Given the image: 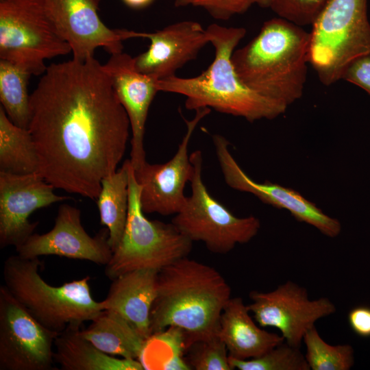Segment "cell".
I'll return each mask as SVG.
<instances>
[{"mask_svg": "<svg viewBox=\"0 0 370 370\" xmlns=\"http://www.w3.org/2000/svg\"><path fill=\"white\" fill-rule=\"evenodd\" d=\"M38 173L55 188L97 199L118 169L130 123L109 75L95 58L47 67L29 99Z\"/></svg>", "mask_w": 370, "mask_h": 370, "instance_id": "cell-1", "label": "cell"}, {"mask_svg": "<svg viewBox=\"0 0 370 370\" xmlns=\"http://www.w3.org/2000/svg\"><path fill=\"white\" fill-rule=\"evenodd\" d=\"M231 288L214 267L183 258L158 273L150 313L151 335L169 327L182 329L186 349L191 343L217 334Z\"/></svg>", "mask_w": 370, "mask_h": 370, "instance_id": "cell-2", "label": "cell"}, {"mask_svg": "<svg viewBox=\"0 0 370 370\" xmlns=\"http://www.w3.org/2000/svg\"><path fill=\"white\" fill-rule=\"evenodd\" d=\"M310 32L280 17L266 21L232 62L241 82L260 96L286 108L303 95Z\"/></svg>", "mask_w": 370, "mask_h": 370, "instance_id": "cell-3", "label": "cell"}, {"mask_svg": "<svg viewBox=\"0 0 370 370\" xmlns=\"http://www.w3.org/2000/svg\"><path fill=\"white\" fill-rule=\"evenodd\" d=\"M206 31L210 43L214 49L212 62L195 77H181L175 75L158 79V92L184 96L187 110L196 111L208 108L250 122L273 119L284 113L286 107L249 89L236 73L232 56L247 30L243 27H227L212 23Z\"/></svg>", "mask_w": 370, "mask_h": 370, "instance_id": "cell-4", "label": "cell"}, {"mask_svg": "<svg viewBox=\"0 0 370 370\" xmlns=\"http://www.w3.org/2000/svg\"><path fill=\"white\" fill-rule=\"evenodd\" d=\"M38 258L8 257L3 267V286L42 325L58 335L68 329H80L104 310L101 301L92 297L90 277L54 286L39 273Z\"/></svg>", "mask_w": 370, "mask_h": 370, "instance_id": "cell-5", "label": "cell"}, {"mask_svg": "<svg viewBox=\"0 0 370 370\" xmlns=\"http://www.w3.org/2000/svg\"><path fill=\"white\" fill-rule=\"evenodd\" d=\"M312 26L308 62L325 86L341 79L350 63L370 54L367 0H329Z\"/></svg>", "mask_w": 370, "mask_h": 370, "instance_id": "cell-6", "label": "cell"}, {"mask_svg": "<svg viewBox=\"0 0 370 370\" xmlns=\"http://www.w3.org/2000/svg\"><path fill=\"white\" fill-rule=\"evenodd\" d=\"M140 186L131 164L129 177V208L119 244L105 266L106 275L113 280L125 273L143 269L160 271L188 257L193 242L172 223L149 220L142 210Z\"/></svg>", "mask_w": 370, "mask_h": 370, "instance_id": "cell-7", "label": "cell"}, {"mask_svg": "<svg viewBox=\"0 0 370 370\" xmlns=\"http://www.w3.org/2000/svg\"><path fill=\"white\" fill-rule=\"evenodd\" d=\"M190 159L191 195L171 223L192 242H202L214 254H227L236 245L249 242L260 230V220L254 216L238 217L214 198L203 181L202 152L193 151Z\"/></svg>", "mask_w": 370, "mask_h": 370, "instance_id": "cell-8", "label": "cell"}, {"mask_svg": "<svg viewBox=\"0 0 370 370\" xmlns=\"http://www.w3.org/2000/svg\"><path fill=\"white\" fill-rule=\"evenodd\" d=\"M71 52L41 0H0V60L39 75L47 69L46 59Z\"/></svg>", "mask_w": 370, "mask_h": 370, "instance_id": "cell-9", "label": "cell"}, {"mask_svg": "<svg viewBox=\"0 0 370 370\" xmlns=\"http://www.w3.org/2000/svg\"><path fill=\"white\" fill-rule=\"evenodd\" d=\"M58 335L0 286V370H51Z\"/></svg>", "mask_w": 370, "mask_h": 370, "instance_id": "cell-10", "label": "cell"}, {"mask_svg": "<svg viewBox=\"0 0 370 370\" xmlns=\"http://www.w3.org/2000/svg\"><path fill=\"white\" fill-rule=\"evenodd\" d=\"M249 298L251 303L247 306L255 321L262 328L278 329L287 343L299 347L319 319L336 310L330 299L311 300L307 290L292 281L266 293L253 291Z\"/></svg>", "mask_w": 370, "mask_h": 370, "instance_id": "cell-11", "label": "cell"}, {"mask_svg": "<svg viewBox=\"0 0 370 370\" xmlns=\"http://www.w3.org/2000/svg\"><path fill=\"white\" fill-rule=\"evenodd\" d=\"M56 31L71 47L73 60L84 62L103 47L111 55L123 52L130 30L110 29L98 14L101 0H41Z\"/></svg>", "mask_w": 370, "mask_h": 370, "instance_id": "cell-12", "label": "cell"}, {"mask_svg": "<svg viewBox=\"0 0 370 370\" xmlns=\"http://www.w3.org/2000/svg\"><path fill=\"white\" fill-rule=\"evenodd\" d=\"M210 112L208 108L199 109L192 119H185L186 133L169 161L162 164L146 162L139 169L134 170L140 186V201L145 214H176L183 207L187 197L184 188L193 174L188 145L198 123Z\"/></svg>", "mask_w": 370, "mask_h": 370, "instance_id": "cell-13", "label": "cell"}, {"mask_svg": "<svg viewBox=\"0 0 370 370\" xmlns=\"http://www.w3.org/2000/svg\"><path fill=\"white\" fill-rule=\"evenodd\" d=\"M212 143L227 186L251 193L265 204L288 211L297 220L313 226L326 236L334 238L340 234V221L324 213L297 191L269 182L260 183L249 177L231 153L230 142L223 136L213 135Z\"/></svg>", "mask_w": 370, "mask_h": 370, "instance_id": "cell-14", "label": "cell"}, {"mask_svg": "<svg viewBox=\"0 0 370 370\" xmlns=\"http://www.w3.org/2000/svg\"><path fill=\"white\" fill-rule=\"evenodd\" d=\"M55 188L38 173L0 171V246H21L34 234L37 222L29 217L35 210L69 199L56 195Z\"/></svg>", "mask_w": 370, "mask_h": 370, "instance_id": "cell-15", "label": "cell"}, {"mask_svg": "<svg viewBox=\"0 0 370 370\" xmlns=\"http://www.w3.org/2000/svg\"><path fill=\"white\" fill-rule=\"evenodd\" d=\"M109 232L101 230L90 236L82 226L81 211L68 204L60 206L53 228L45 234H32L19 247L17 254L27 258L55 255L106 265L113 251Z\"/></svg>", "mask_w": 370, "mask_h": 370, "instance_id": "cell-16", "label": "cell"}, {"mask_svg": "<svg viewBox=\"0 0 370 370\" xmlns=\"http://www.w3.org/2000/svg\"><path fill=\"white\" fill-rule=\"evenodd\" d=\"M103 66L130 120L132 132L130 160L136 171L147 162L143 144L145 124L149 107L158 92V79L139 72L135 67L134 58L124 52L111 55Z\"/></svg>", "mask_w": 370, "mask_h": 370, "instance_id": "cell-17", "label": "cell"}, {"mask_svg": "<svg viewBox=\"0 0 370 370\" xmlns=\"http://www.w3.org/2000/svg\"><path fill=\"white\" fill-rule=\"evenodd\" d=\"M132 37L150 40L148 49L134 58V64L139 72L158 79L176 75L210 43L206 29L193 21L174 23L151 33L132 30Z\"/></svg>", "mask_w": 370, "mask_h": 370, "instance_id": "cell-18", "label": "cell"}, {"mask_svg": "<svg viewBox=\"0 0 370 370\" xmlns=\"http://www.w3.org/2000/svg\"><path fill=\"white\" fill-rule=\"evenodd\" d=\"M158 273L143 269L122 274L112 280L101 301L104 310L121 316L146 338L151 336L150 313L156 297Z\"/></svg>", "mask_w": 370, "mask_h": 370, "instance_id": "cell-19", "label": "cell"}, {"mask_svg": "<svg viewBox=\"0 0 370 370\" xmlns=\"http://www.w3.org/2000/svg\"><path fill=\"white\" fill-rule=\"evenodd\" d=\"M241 297L230 298L219 321L217 335L229 356L239 360L259 357L284 341L281 334L269 332L256 323Z\"/></svg>", "mask_w": 370, "mask_h": 370, "instance_id": "cell-20", "label": "cell"}, {"mask_svg": "<svg viewBox=\"0 0 370 370\" xmlns=\"http://www.w3.org/2000/svg\"><path fill=\"white\" fill-rule=\"evenodd\" d=\"M53 358L63 370H144L138 360L118 358L101 352L80 329H68L56 337Z\"/></svg>", "mask_w": 370, "mask_h": 370, "instance_id": "cell-21", "label": "cell"}, {"mask_svg": "<svg viewBox=\"0 0 370 370\" xmlns=\"http://www.w3.org/2000/svg\"><path fill=\"white\" fill-rule=\"evenodd\" d=\"M82 334L101 352L138 360L147 340L119 314L104 310Z\"/></svg>", "mask_w": 370, "mask_h": 370, "instance_id": "cell-22", "label": "cell"}, {"mask_svg": "<svg viewBox=\"0 0 370 370\" xmlns=\"http://www.w3.org/2000/svg\"><path fill=\"white\" fill-rule=\"evenodd\" d=\"M130 160L114 173L105 177L97 199L101 225L109 232V244L114 251L122 238L128 214Z\"/></svg>", "mask_w": 370, "mask_h": 370, "instance_id": "cell-23", "label": "cell"}, {"mask_svg": "<svg viewBox=\"0 0 370 370\" xmlns=\"http://www.w3.org/2000/svg\"><path fill=\"white\" fill-rule=\"evenodd\" d=\"M39 160L28 130L15 125L0 107V171L14 174L38 173Z\"/></svg>", "mask_w": 370, "mask_h": 370, "instance_id": "cell-24", "label": "cell"}, {"mask_svg": "<svg viewBox=\"0 0 370 370\" xmlns=\"http://www.w3.org/2000/svg\"><path fill=\"white\" fill-rule=\"evenodd\" d=\"M185 351L184 332L169 327L147 338L138 360L144 370H189L184 360Z\"/></svg>", "mask_w": 370, "mask_h": 370, "instance_id": "cell-25", "label": "cell"}, {"mask_svg": "<svg viewBox=\"0 0 370 370\" xmlns=\"http://www.w3.org/2000/svg\"><path fill=\"white\" fill-rule=\"evenodd\" d=\"M32 74L23 67L0 60V101L8 118L16 125L27 129L29 99L27 84Z\"/></svg>", "mask_w": 370, "mask_h": 370, "instance_id": "cell-26", "label": "cell"}, {"mask_svg": "<svg viewBox=\"0 0 370 370\" xmlns=\"http://www.w3.org/2000/svg\"><path fill=\"white\" fill-rule=\"evenodd\" d=\"M305 358L312 370H349L354 365V350L349 344L330 345L315 326L304 334Z\"/></svg>", "mask_w": 370, "mask_h": 370, "instance_id": "cell-27", "label": "cell"}, {"mask_svg": "<svg viewBox=\"0 0 370 370\" xmlns=\"http://www.w3.org/2000/svg\"><path fill=\"white\" fill-rule=\"evenodd\" d=\"M229 362L232 370H310L300 347L285 341L257 358L239 360L229 356Z\"/></svg>", "mask_w": 370, "mask_h": 370, "instance_id": "cell-28", "label": "cell"}, {"mask_svg": "<svg viewBox=\"0 0 370 370\" xmlns=\"http://www.w3.org/2000/svg\"><path fill=\"white\" fill-rule=\"evenodd\" d=\"M184 360L190 369L232 370L227 349L217 334L189 344Z\"/></svg>", "mask_w": 370, "mask_h": 370, "instance_id": "cell-29", "label": "cell"}, {"mask_svg": "<svg viewBox=\"0 0 370 370\" xmlns=\"http://www.w3.org/2000/svg\"><path fill=\"white\" fill-rule=\"evenodd\" d=\"M329 0H271L278 17L299 26L312 25Z\"/></svg>", "mask_w": 370, "mask_h": 370, "instance_id": "cell-30", "label": "cell"}, {"mask_svg": "<svg viewBox=\"0 0 370 370\" xmlns=\"http://www.w3.org/2000/svg\"><path fill=\"white\" fill-rule=\"evenodd\" d=\"M270 2L271 0H175L174 5L201 8L214 19L227 21L234 15L245 13L254 5L269 8Z\"/></svg>", "mask_w": 370, "mask_h": 370, "instance_id": "cell-31", "label": "cell"}, {"mask_svg": "<svg viewBox=\"0 0 370 370\" xmlns=\"http://www.w3.org/2000/svg\"><path fill=\"white\" fill-rule=\"evenodd\" d=\"M341 79L359 86L370 95V54L361 56L350 63Z\"/></svg>", "mask_w": 370, "mask_h": 370, "instance_id": "cell-32", "label": "cell"}, {"mask_svg": "<svg viewBox=\"0 0 370 370\" xmlns=\"http://www.w3.org/2000/svg\"><path fill=\"white\" fill-rule=\"evenodd\" d=\"M348 323L353 332L359 336L370 337V307L358 306L348 313Z\"/></svg>", "mask_w": 370, "mask_h": 370, "instance_id": "cell-33", "label": "cell"}, {"mask_svg": "<svg viewBox=\"0 0 370 370\" xmlns=\"http://www.w3.org/2000/svg\"><path fill=\"white\" fill-rule=\"evenodd\" d=\"M154 0H122L129 8L133 9H142L149 6Z\"/></svg>", "mask_w": 370, "mask_h": 370, "instance_id": "cell-34", "label": "cell"}]
</instances>
